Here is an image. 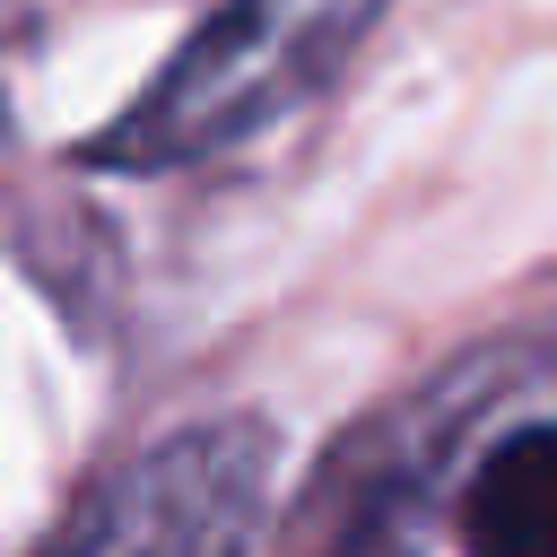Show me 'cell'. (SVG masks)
<instances>
[{
  "mask_svg": "<svg viewBox=\"0 0 557 557\" xmlns=\"http://www.w3.org/2000/svg\"><path fill=\"white\" fill-rule=\"evenodd\" d=\"M383 9L392 0H218L191 44H174V61L104 131L78 139V157L96 174H174L226 157L322 96Z\"/></svg>",
  "mask_w": 557,
  "mask_h": 557,
  "instance_id": "6da1fadb",
  "label": "cell"
},
{
  "mask_svg": "<svg viewBox=\"0 0 557 557\" xmlns=\"http://www.w3.org/2000/svg\"><path fill=\"white\" fill-rule=\"evenodd\" d=\"M278 444L261 418H200L113 461L44 540V557H252Z\"/></svg>",
  "mask_w": 557,
  "mask_h": 557,
  "instance_id": "7a4b0ae2",
  "label": "cell"
},
{
  "mask_svg": "<svg viewBox=\"0 0 557 557\" xmlns=\"http://www.w3.org/2000/svg\"><path fill=\"white\" fill-rule=\"evenodd\" d=\"M470 557H557V418L496 435L461 487Z\"/></svg>",
  "mask_w": 557,
  "mask_h": 557,
  "instance_id": "3957f363",
  "label": "cell"
},
{
  "mask_svg": "<svg viewBox=\"0 0 557 557\" xmlns=\"http://www.w3.org/2000/svg\"><path fill=\"white\" fill-rule=\"evenodd\" d=\"M339 557H409V540H400V522L383 513V505H366V522L348 531V548Z\"/></svg>",
  "mask_w": 557,
  "mask_h": 557,
  "instance_id": "277c9868",
  "label": "cell"
},
{
  "mask_svg": "<svg viewBox=\"0 0 557 557\" xmlns=\"http://www.w3.org/2000/svg\"><path fill=\"white\" fill-rule=\"evenodd\" d=\"M0 157H9V96H0Z\"/></svg>",
  "mask_w": 557,
  "mask_h": 557,
  "instance_id": "5b68a950",
  "label": "cell"
}]
</instances>
